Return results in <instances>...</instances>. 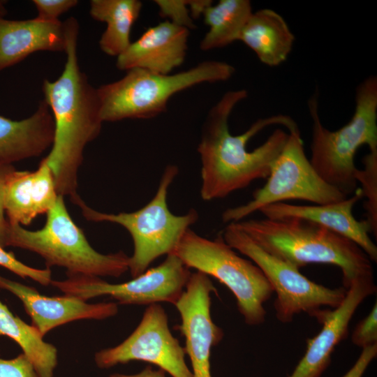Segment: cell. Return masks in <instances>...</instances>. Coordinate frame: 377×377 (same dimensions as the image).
I'll return each instance as SVG.
<instances>
[{
  "mask_svg": "<svg viewBox=\"0 0 377 377\" xmlns=\"http://www.w3.org/2000/svg\"><path fill=\"white\" fill-rule=\"evenodd\" d=\"M362 198L359 188L351 197L333 203L295 205L277 202L265 206L259 212L267 219L297 218L316 223L352 240L376 263L377 246L369 237V225L366 220L357 221L353 214L355 205Z\"/></svg>",
  "mask_w": 377,
  "mask_h": 377,
  "instance_id": "cell-16",
  "label": "cell"
},
{
  "mask_svg": "<svg viewBox=\"0 0 377 377\" xmlns=\"http://www.w3.org/2000/svg\"><path fill=\"white\" fill-rule=\"evenodd\" d=\"M0 288L15 295L22 302L31 325L42 336L68 323L82 319L103 320L118 312L117 302L89 304L78 297L66 295L49 297L34 288L0 276Z\"/></svg>",
  "mask_w": 377,
  "mask_h": 377,
  "instance_id": "cell-15",
  "label": "cell"
},
{
  "mask_svg": "<svg viewBox=\"0 0 377 377\" xmlns=\"http://www.w3.org/2000/svg\"><path fill=\"white\" fill-rule=\"evenodd\" d=\"M46 214L40 230L10 223L7 246L34 252L45 260L47 267L65 268L67 276L119 277L129 270L130 256L124 251L103 254L90 245L68 214L64 196L59 195Z\"/></svg>",
  "mask_w": 377,
  "mask_h": 377,
  "instance_id": "cell-6",
  "label": "cell"
},
{
  "mask_svg": "<svg viewBox=\"0 0 377 377\" xmlns=\"http://www.w3.org/2000/svg\"><path fill=\"white\" fill-rule=\"evenodd\" d=\"M239 40L252 50L262 63L273 67L287 59L295 36L280 14L263 8L252 13Z\"/></svg>",
  "mask_w": 377,
  "mask_h": 377,
  "instance_id": "cell-21",
  "label": "cell"
},
{
  "mask_svg": "<svg viewBox=\"0 0 377 377\" xmlns=\"http://www.w3.org/2000/svg\"><path fill=\"white\" fill-rule=\"evenodd\" d=\"M142 3L138 0H91L89 14L106 23L100 40L101 50L108 55L118 57L129 47L132 27L138 18Z\"/></svg>",
  "mask_w": 377,
  "mask_h": 377,
  "instance_id": "cell-22",
  "label": "cell"
},
{
  "mask_svg": "<svg viewBox=\"0 0 377 377\" xmlns=\"http://www.w3.org/2000/svg\"><path fill=\"white\" fill-rule=\"evenodd\" d=\"M54 122L43 100L36 112L22 120L0 115V165L41 155L52 147Z\"/></svg>",
  "mask_w": 377,
  "mask_h": 377,
  "instance_id": "cell-20",
  "label": "cell"
},
{
  "mask_svg": "<svg viewBox=\"0 0 377 377\" xmlns=\"http://www.w3.org/2000/svg\"><path fill=\"white\" fill-rule=\"evenodd\" d=\"M247 95L245 89L228 91L207 115L198 146L201 162L200 196L205 201L223 198L256 179L268 177L288 133L276 128L265 142L249 151L247 144L253 137L272 125H282L289 131L298 128L289 116L276 114L256 120L242 134L232 135L230 116Z\"/></svg>",
  "mask_w": 377,
  "mask_h": 377,
  "instance_id": "cell-1",
  "label": "cell"
},
{
  "mask_svg": "<svg viewBox=\"0 0 377 377\" xmlns=\"http://www.w3.org/2000/svg\"><path fill=\"white\" fill-rule=\"evenodd\" d=\"M185 348L171 333L165 309L158 304L149 305L135 329L120 344L96 353L100 369H109L131 361L156 365L172 377H193L185 360Z\"/></svg>",
  "mask_w": 377,
  "mask_h": 377,
  "instance_id": "cell-12",
  "label": "cell"
},
{
  "mask_svg": "<svg viewBox=\"0 0 377 377\" xmlns=\"http://www.w3.org/2000/svg\"><path fill=\"white\" fill-rule=\"evenodd\" d=\"M252 13L249 0H220L209 6L202 14L209 29L200 41V50L221 48L239 40Z\"/></svg>",
  "mask_w": 377,
  "mask_h": 377,
  "instance_id": "cell-24",
  "label": "cell"
},
{
  "mask_svg": "<svg viewBox=\"0 0 377 377\" xmlns=\"http://www.w3.org/2000/svg\"><path fill=\"white\" fill-rule=\"evenodd\" d=\"M0 336L12 339L20 346L38 377H54L57 365L56 347L45 341L43 336L34 326L13 315L1 301Z\"/></svg>",
  "mask_w": 377,
  "mask_h": 377,
  "instance_id": "cell-23",
  "label": "cell"
},
{
  "mask_svg": "<svg viewBox=\"0 0 377 377\" xmlns=\"http://www.w3.org/2000/svg\"><path fill=\"white\" fill-rule=\"evenodd\" d=\"M50 168L43 160L34 171L11 173L4 190V211L10 223L27 226L38 215L47 214L57 198Z\"/></svg>",
  "mask_w": 377,
  "mask_h": 377,
  "instance_id": "cell-18",
  "label": "cell"
},
{
  "mask_svg": "<svg viewBox=\"0 0 377 377\" xmlns=\"http://www.w3.org/2000/svg\"><path fill=\"white\" fill-rule=\"evenodd\" d=\"M178 172L177 166L167 165L154 197L135 212H101L88 206L80 196L73 202L88 221L117 223L129 232L134 246L129 263L133 278L145 272L160 256L172 253L183 235L198 219V213L194 209L183 215H176L168 207L169 188Z\"/></svg>",
  "mask_w": 377,
  "mask_h": 377,
  "instance_id": "cell-7",
  "label": "cell"
},
{
  "mask_svg": "<svg viewBox=\"0 0 377 377\" xmlns=\"http://www.w3.org/2000/svg\"><path fill=\"white\" fill-rule=\"evenodd\" d=\"M364 168L357 169L355 179L361 184L364 207L367 211L365 219L369 225L371 232L377 236V149L369 151L363 158Z\"/></svg>",
  "mask_w": 377,
  "mask_h": 377,
  "instance_id": "cell-25",
  "label": "cell"
},
{
  "mask_svg": "<svg viewBox=\"0 0 377 377\" xmlns=\"http://www.w3.org/2000/svg\"><path fill=\"white\" fill-rule=\"evenodd\" d=\"M66 61L56 80H45L44 101L54 122L51 150L43 161L50 168L58 195L68 196L71 201L77 194V172L83 161L87 145L99 135L102 124L96 88L81 71L77 45L79 25L71 17L64 22Z\"/></svg>",
  "mask_w": 377,
  "mask_h": 377,
  "instance_id": "cell-2",
  "label": "cell"
},
{
  "mask_svg": "<svg viewBox=\"0 0 377 377\" xmlns=\"http://www.w3.org/2000/svg\"><path fill=\"white\" fill-rule=\"evenodd\" d=\"M343 193L325 182L306 156L299 128L289 131L288 139L274 161L265 184L256 189L247 203L226 209L224 223L244 220L269 205L289 200L325 205L346 198Z\"/></svg>",
  "mask_w": 377,
  "mask_h": 377,
  "instance_id": "cell-10",
  "label": "cell"
},
{
  "mask_svg": "<svg viewBox=\"0 0 377 377\" xmlns=\"http://www.w3.org/2000/svg\"><path fill=\"white\" fill-rule=\"evenodd\" d=\"M235 224L266 252L298 269L311 263L338 267L346 289L356 281L374 279L372 261L357 244L316 223L265 218Z\"/></svg>",
  "mask_w": 377,
  "mask_h": 377,
  "instance_id": "cell-3",
  "label": "cell"
},
{
  "mask_svg": "<svg viewBox=\"0 0 377 377\" xmlns=\"http://www.w3.org/2000/svg\"><path fill=\"white\" fill-rule=\"evenodd\" d=\"M376 291L374 279H362L347 288L341 304L334 309H323L316 318L320 332L306 339V350L289 377H320L331 362L336 346L346 338L348 325L360 304Z\"/></svg>",
  "mask_w": 377,
  "mask_h": 377,
  "instance_id": "cell-14",
  "label": "cell"
},
{
  "mask_svg": "<svg viewBox=\"0 0 377 377\" xmlns=\"http://www.w3.org/2000/svg\"><path fill=\"white\" fill-rule=\"evenodd\" d=\"M190 30L168 20L147 29L117 57L120 71L141 68L170 74L184 61Z\"/></svg>",
  "mask_w": 377,
  "mask_h": 377,
  "instance_id": "cell-17",
  "label": "cell"
},
{
  "mask_svg": "<svg viewBox=\"0 0 377 377\" xmlns=\"http://www.w3.org/2000/svg\"><path fill=\"white\" fill-rule=\"evenodd\" d=\"M218 295L209 277L191 273L185 289L175 304L181 317L177 326L185 338V353L192 367L193 377H212L211 350L222 340L223 332L211 316V293Z\"/></svg>",
  "mask_w": 377,
  "mask_h": 377,
  "instance_id": "cell-13",
  "label": "cell"
},
{
  "mask_svg": "<svg viewBox=\"0 0 377 377\" xmlns=\"http://www.w3.org/2000/svg\"><path fill=\"white\" fill-rule=\"evenodd\" d=\"M38 15L37 18L48 22L59 21V17L74 6L76 0H34Z\"/></svg>",
  "mask_w": 377,
  "mask_h": 377,
  "instance_id": "cell-29",
  "label": "cell"
},
{
  "mask_svg": "<svg viewBox=\"0 0 377 377\" xmlns=\"http://www.w3.org/2000/svg\"><path fill=\"white\" fill-rule=\"evenodd\" d=\"M312 120L311 159L313 168L328 184L346 196L357 189L354 158L363 145L377 149V78L370 76L357 87L355 108L350 120L332 131L322 124L317 94L308 101Z\"/></svg>",
  "mask_w": 377,
  "mask_h": 377,
  "instance_id": "cell-4",
  "label": "cell"
},
{
  "mask_svg": "<svg viewBox=\"0 0 377 377\" xmlns=\"http://www.w3.org/2000/svg\"><path fill=\"white\" fill-rule=\"evenodd\" d=\"M15 170L13 165H0V245L7 246L10 223L5 217L4 190L6 182L11 173Z\"/></svg>",
  "mask_w": 377,
  "mask_h": 377,
  "instance_id": "cell-31",
  "label": "cell"
},
{
  "mask_svg": "<svg viewBox=\"0 0 377 377\" xmlns=\"http://www.w3.org/2000/svg\"><path fill=\"white\" fill-rule=\"evenodd\" d=\"M351 341L354 345L362 348L377 343L376 302L369 313L356 325Z\"/></svg>",
  "mask_w": 377,
  "mask_h": 377,
  "instance_id": "cell-28",
  "label": "cell"
},
{
  "mask_svg": "<svg viewBox=\"0 0 377 377\" xmlns=\"http://www.w3.org/2000/svg\"><path fill=\"white\" fill-rule=\"evenodd\" d=\"M0 266L5 267L22 279L29 278L40 285L51 283L52 272L48 267L38 269L28 266L18 260L13 253L6 251L0 245Z\"/></svg>",
  "mask_w": 377,
  "mask_h": 377,
  "instance_id": "cell-26",
  "label": "cell"
},
{
  "mask_svg": "<svg viewBox=\"0 0 377 377\" xmlns=\"http://www.w3.org/2000/svg\"><path fill=\"white\" fill-rule=\"evenodd\" d=\"M235 71L230 64L215 60L173 74L128 70L120 80L96 88L101 119L104 122L154 118L166 111L177 93L201 83L226 81Z\"/></svg>",
  "mask_w": 377,
  "mask_h": 377,
  "instance_id": "cell-5",
  "label": "cell"
},
{
  "mask_svg": "<svg viewBox=\"0 0 377 377\" xmlns=\"http://www.w3.org/2000/svg\"><path fill=\"white\" fill-rule=\"evenodd\" d=\"M64 22L37 17L12 20L0 17V71L38 51L61 52L66 49Z\"/></svg>",
  "mask_w": 377,
  "mask_h": 377,
  "instance_id": "cell-19",
  "label": "cell"
},
{
  "mask_svg": "<svg viewBox=\"0 0 377 377\" xmlns=\"http://www.w3.org/2000/svg\"><path fill=\"white\" fill-rule=\"evenodd\" d=\"M221 235L231 248L249 258L263 272L276 294L274 306L282 323L292 322L300 313L317 318L322 306L335 309L344 300L347 289L330 288L311 281L298 269L260 248L235 223H228Z\"/></svg>",
  "mask_w": 377,
  "mask_h": 377,
  "instance_id": "cell-9",
  "label": "cell"
},
{
  "mask_svg": "<svg viewBox=\"0 0 377 377\" xmlns=\"http://www.w3.org/2000/svg\"><path fill=\"white\" fill-rule=\"evenodd\" d=\"M0 377H38L29 359L22 353L10 360L0 358Z\"/></svg>",
  "mask_w": 377,
  "mask_h": 377,
  "instance_id": "cell-30",
  "label": "cell"
},
{
  "mask_svg": "<svg viewBox=\"0 0 377 377\" xmlns=\"http://www.w3.org/2000/svg\"><path fill=\"white\" fill-rule=\"evenodd\" d=\"M6 1L0 0V17H3L6 15L7 10L6 9Z\"/></svg>",
  "mask_w": 377,
  "mask_h": 377,
  "instance_id": "cell-34",
  "label": "cell"
},
{
  "mask_svg": "<svg viewBox=\"0 0 377 377\" xmlns=\"http://www.w3.org/2000/svg\"><path fill=\"white\" fill-rule=\"evenodd\" d=\"M377 355V343L362 348L353 367L342 377H362Z\"/></svg>",
  "mask_w": 377,
  "mask_h": 377,
  "instance_id": "cell-32",
  "label": "cell"
},
{
  "mask_svg": "<svg viewBox=\"0 0 377 377\" xmlns=\"http://www.w3.org/2000/svg\"><path fill=\"white\" fill-rule=\"evenodd\" d=\"M110 377H165V372L161 369H154L151 366H147L140 372L135 374L114 373Z\"/></svg>",
  "mask_w": 377,
  "mask_h": 377,
  "instance_id": "cell-33",
  "label": "cell"
},
{
  "mask_svg": "<svg viewBox=\"0 0 377 377\" xmlns=\"http://www.w3.org/2000/svg\"><path fill=\"white\" fill-rule=\"evenodd\" d=\"M191 274L189 268L177 256L170 253L160 265L127 282L110 283L98 276L70 275L64 281L52 280L50 284L66 295L84 301L108 295L121 304L168 302L175 305Z\"/></svg>",
  "mask_w": 377,
  "mask_h": 377,
  "instance_id": "cell-11",
  "label": "cell"
},
{
  "mask_svg": "<svg viewBox=\"0 0 377 377\" xmlns=\"http://www.w3.org/2000/svg\"><path fill=\"white\" fill-rule=\"evenodd\" d=\"M188 267L212 276L235 295L237 308L249 325L264 323V304L274 290L261 269L237 254L222 235L214 239L203 237L189 228L172 251Z\"/></svg>",
  "mask_w": 377,
  "mask_h": 377,
  "instance_id": "cell-8",
  "label": "cell"
},
{
  "mask_svg": "<svg viewBox=\"0 0 377 377\" xmlns=\"http://www.w3.org/2000/svg\"><path fill=\"white\" fill-rule=\"evenodd\" d=\"M159 10V15L169 19V22L184 27L188 30L195 28L192 17L191 0H155Z\"/></svg>",
  "mask_w": 377,
  "mask_h": 377,
  "instance_id": "cell-27",
  "label": "cell"
}]
</instances>
